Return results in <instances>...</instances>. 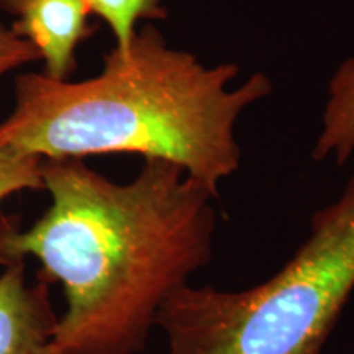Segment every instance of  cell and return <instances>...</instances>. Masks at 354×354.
Returning a JSON list of instances; mask_svg holds the SVG:
<instances>
[{"instance_id":"9","label":"cell","mask_w":354,"mask_h":354,"mask_svg":"<svg viewBox=\"0 0 354 354\" xmlns=\"http://www.w3.org/2000/svg\"><path fill=\"white\" fill-rule=\"evenodd\" d=\"M37 61H41L37 48L0 24V77Z\"/></svg>"},{"instance_id":"1","label":"cell","mask_w":354,"mask_h":354,"mask_svg":"<svg viewBox=\"0 0 354 354\" xmlns=\"http://www.w3.org/2000/svg\"><path fill=\"white\" fill-rule=\"evenodd\" d=\"M50 207L30 228L0 220V264H41L63 287L56 354H140L159 310L214 258L218 192L166 159L115 183L84 159H43Z\"/></svg>"},{"instance_id":"4","label":"cell","mask_w":354,"mask_h":354,"mask_svg":"<svg viewBox=\"0 0 354 354\" xmlns=\"http://www.w3.org/2000/svg\"><path fill=\"white\" fill-rule=\"evenodd\" d=\"M0 8L15 15L10 30L28 39L44 63V74L69 81L77 68L79 44L92 37L87 0H0Z\"/></svg>"},{"instance_id":"2","label":"cell","mask_w":354,"mask_h":354,"mask_svg":"<svg viewBox=\"0 0 354 354\" xmlns=\"http://www.w3.org/2000/svg\"><path fill=\"white\" fill-rule=\"evenodd\" d=\"M240 73L236 63L203 64L171 46L158 26L143 25L125 50L113 46L104 56L94 77H17L0 148L39 159L113 153L166 159L218 192L241 165L240 117L272 92L264 73L232 87Z\"/></svg>"},{"instance_id":"6","label":"cell","mask_w":354,"mask_h":354,"mask_svg":"<svg viewBox=\"0 0 354 354\" xmlns=\"http://www.w3.org/2000/svg\"><path fill=\"white\" fill-rule=\"evenodd\" d=\"M354 156V57L336 68L328 82V99L312 158L344 166Z\"/></svg>"},{"instance_id":"5","label":"cell","mask_w":354,"mask_h":354,"mask_svg":"<svg viewBox=\"0 0 354 354\" xmlns=\"http://www.w3.org/2000/svg\"><path fill=\"white\" fill-rule=\"evenodd\" d=\"M48 282H26L25 261L0 274V354H56L53 335L57 315Z\"/></svg>"},{"instance_id":"8","label":"cell","mask_w":354,"mask_h":354,"mask_svg":"<svg viewBox=\"0 0 354 354\" xmlns=\"http://www.w3.org/2000/svg\"><path fill=\"white\" fill-rule=\"evenodd\" d=\"M43 159L0 148V205L25 190H43Z\"/></svg>"},{"instance_id":"3","label":"cell","mask_w":354,"mask_h":354,"mask_svg":"<svg viewBox=\"0 0 354 354\" xmlns=\"http://www.w3.org/2000/svg\"><path fill=\"white\" fill-rule=\"evenodd\" d=\"M354 292V169L268 281L241 290L183 287L159 310L169 354H323Z\"/></svg>"},{"instance_id":"7","label":"cell","mask_w":354,"mask_h":354,"mask_svg":"<svg viewBox=\"0 0 354 354\" xmlns=\"http://www.w3.org/2000/svg\"><path fill=\"white\" fill-rule=\"evenodd\" d=\"M92 15L109 26L115 46L125 50L133 41L138 24L143 20H165L167 17L162 0H87Z\"/></svg>"}]
</instances>
